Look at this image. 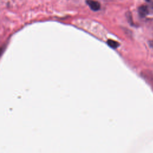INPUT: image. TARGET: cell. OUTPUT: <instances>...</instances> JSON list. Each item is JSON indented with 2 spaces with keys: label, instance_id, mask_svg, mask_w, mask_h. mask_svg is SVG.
Here are the masks:
<instances>
[{
  "label": "cell",
  "instance_id": "3",
  "mask_svg": "<svg viewBox=\"0 0 153 153\" xmlns=\"http://www.w3.org/2000/svg\"><path fill=\"white\" fill-rule=\"evenodd\" d=\"M107 44L112 48H116L118 47L119 45V44L118 42L114 41V40H111V39H109L108 41H107Z\"/></svg>",
  "mask_w": 153,
  "mask_h": 153
},
{
  "label": "cell",
  "instance_id": "1",
  "mask_svg": "<svg viewBox=\"0 0 153 153\" xmlns=\"http://www.w3.org/2000/svg\"><path fill=\"white\" fill-rule=\"evenodd\" d=\"M87 4L93 11H98L100 8V4L99 2L94 0H86Z\"/></svg>",
  "mask_w": 153,
  "mask_h": 153
},
{
  "label": "cell",
  "instance_id": "2",
  "mask_svg": "<svg viewBox=\"0 0 153 153\" xmlns=\"http://www.w3.org/2000/svg\"><path fill=\"white\" fill-rule=\"evenodd\" d=\"M148 12H149L148 8V7L146 5H141L138 8L139 14L142 17H143L146 16L148 14Z\"/></svg>",
  "mask_w": 153,
  "mask_h": 153
}]
</instances>
